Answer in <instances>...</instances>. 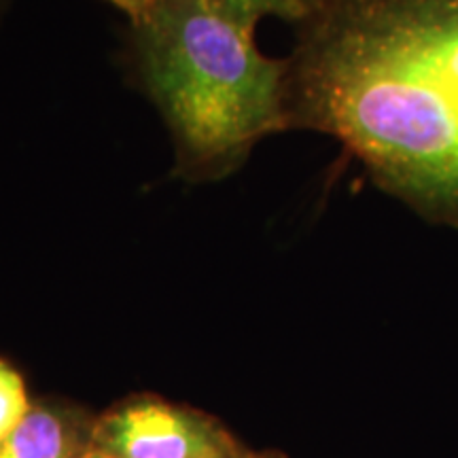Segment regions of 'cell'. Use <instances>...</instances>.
I'll return each instance as SVG.
<instances>
[{
  "label": "cell",
  "mask_w": 458,
  "mask_h": 458,
  "mask_svg": "<svg viewBox=\"0 0 458 458\" xmlns=\"http://www.w3.org/2000/svg\"><path fill=\"white\" fill-rule=\"evenodd\" d=\"M286 128L458 232V0H314L286 57Z\"/></svg>",
  "instance_id": "obj_1"
},
{
  "label": "cell",
  "mask_w": 458,
  "mask_h": 458,
  "mask_svg": "<svg viewBox=\"0 0 458 458\" xmlns=\"http://www.w3.org/2000/svg\"><path fill=\"white\" fill-rule=\"evenodd\" d=\"M131 74L159 108L182 181H221L286 128V62L208 0H153L130 24Z\"/></svg>",
  "instance_id": "obj_2"
},
{
  "label": "cell",
  "mask_w": 458,
  "mask_h": 458,
  "mask_svg": "<svg viewBox=\"0 0 458 458\" xmlns=\"http://www.w3.org/2000/svg\"><path fill=\"white\" fill-rule=\"evenodd\" d=\"M94 448L113 458H242L246 452L216 418L151 394L96 416Z\"/></svg>",
  "instance_id": "obj_3"
},
{
  "label": "cell",
  "mask_w": 458,
  "mask_h": 458,
  "mask_svg": "<svg viewBox=\"0 0 458 458\" xmlns=\"http://www.w3.org/2000/svg\"><path fill=\"white\" fill-rule=\"evenodd\" d=\"M96 416L81 405L32 401L0 442V458H81L94 448Z\"/></svg>",
  "instance_id": "obj_4"
},
{
  "label": "cell",
  "mask_w": 458,
  "mask_h": 458,
  "mask_svg": "<svg viewBox=\"0 0 458 458\" xmlns=\"http://www.w3.org/2000/svg\"><path fill=\"white\" fill-rule=\"evenodd\" d=\"M208 3L253 30L263 17H278L295 26L314 7V0H208Z\"/></svg>",
  "instance_id": "obj_5"
},
{
  "label": "cell",
  "mask_w": 458,
  "mask_h": 458,
  "mask_svg": "<svg viewBox=\"0 0 458 458\" xmlns=\"http://www.w3.org/2000/svg\"><path fill=\"white\" fill-rule=\"evenodd\" d=\"M26 382L13 365L0 359V442L13 431L17 422L30 410Z\"/></svg>",
  "instance_id": "obj_6"
},
{
  "label": "cell",
  "mask_w": 458,
  "mask_h": 458,
  "mask_svg": "<svg viewBox=\"0 0 458 458\" xmlns=\"http://www.w3.org/2000/svg\"><path fill=\"white\" fill-rule=\"evenodd\" d=\"M106 3H111L113 7H117L119 11H123V13L128 15L130 24L140 21L153 7V0H106Z\"/></svg>",
  "instance_id": "obj_7"
},
{
  "label": "cell",
  "mask_w": 458,
  "mask_h": 458,
  "mask_svg": "<svg viewBox=\"0 0 458 458\" xmlns=\"http://www.w3.org/2000/svg\"><path fill=\"white\" fill-rule=\"evenodd\" d=\"M242 458H284L283 454H274V452H253L246 450Z\"/></svg>",
  "instance_id": "obj_8"
},
{
  "label": "cell",
  "mask_w": 458,
  "mask_h": 458,
  "mask_svg": "<svg viewBox=\"0 0 458 458\" xmlns=\"http://www.w3.org/2000/svg\"><path fill=\"white\" fill-rule=\"evenodd\" d=\"M81 458H113V456H108V454H105V452L102 450H98V448H91L88 454H83Z\"/></svg>",
  "instance_id": "obj_9"
},
{
  "label": "cell",
  "mask_w": 458,
  "mask_h": 458,
  "mask_svg": "<svg viewBox=\"0 0 458 458\" xmlns=\"http://www.w3.org/2000/svg\"><path fill=\"white\" fill-rule=\"evenodd\" d=\"M11 3H13V0H0V20H3L4 13H7V11H9Z\"/></svg>",
  "instance_id": "obj_10"
}]
</instances>
